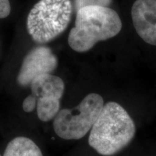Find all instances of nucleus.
Returning a JSON list of instances; mask_svg holds the SVG:
<instances>
[{
  "label": "nucleus",
  "mask_w": 156,
  "mask_h": 156,
  "mask_svg": "<svg viewBox=\"0 0 156 156\" xmlns=\"http://www.w3.org/2000/svg\"><path fill=\"white\" fill-rule=\"evenodd\" d=\"M58 59L49 47L40 46L33 48L25 56L17 77L20 86L30 85L39 76L51 74L56 69Z\"/></svg>",
  "instance_id": "423d86ee"
},
{
  "label": "nucleus",
  "mask_w": 156,
  "mask_h": 156,
  "mask_svg": "<svg viewBox=\"0 0 156 156\" xmlns=\"http://www.w3.org/2000/svg\"><path fill=\"white\" fill-rule=\"evenodd\" d=\"M11 7L9 0H0V18H5L10 14Z\"/></svg>",
  "instance_id": "9b49d317"
},
{
  "label": "nucleus",
  "mask_w": 156,
  "mask_h": 156,
  "mask_svg": "<svg viewBox=\"0 0 156 156\" xmlns=\"http://www.w3.org/2000/svg\"><path fill=\"white\" fill-rule=\"evenodd\" d=\"M134 122L128 112L116 102H108L91 129L89 145L103 156L116 155L133 140Z\"/></svg>",
  "instance_id": "f257e3e1"
},
{
  "label": "nucleus",
  "mask_w": 156,
  "mask_h": 156,
  "mask_svg": "<svg viewBox=\"0 0 156 156\" xmlns=\"http://www.w3.org/2000/svg\"><path fill=\"white\" fill-rule=\"evenodd\" d=\"M72 15L70 0H40L28 15L27 30L36 44H46L67 29Z\"/></svg>",
  "instance_id": "7ed1b4c3"
},
{
  "label": "nucleus",
  "mask_w": 156,
  "mask_h": 156,
  "mask_svg": "<svg viewBox=\"0 0 156 156\" xmlns=\"http://www.w3.org/2000/svg\"><path fill=\"white\" fill-rule=\"evenodd\" d=\"M3 156H43V154L33 140L18 136L9 142Z\"/></svg>",
  "instance_id": "6e6552de"
},
{
  "label": "nucleus",
  "mask_w": 156,
  "mask_h": 156,
  "mask_svg": "<svg viewBox=\"0 0 156 156\" xmlns=\"http://www.w3.org/2000/svg\"><path fill=\"white\" fill-rule=\"evenodd\" d=\"M112 2V0H75L76 10L87 7V6H101L108 7Z\"/></svg>",
  "instance_id": "1a4fd4ad"
},
{
  "label": "nucleus",
  "mask_w": 156,
  "mask_h": 156,
  "mask_svg": "<svg viewBox=\"0 0 156 156\" xmlns=\"http://www.w3.org/2000/svg\"><path fill=\"white\" fill-rule=\"evenodd\" d=\"M131 13L139 36L147 44L156 46V0H136Z\"/></svg>",
  "instance_id": "0eeeda50"
},
{
  "label": "nucleus",
  "mask_w": 156,
  "mask_h": 156,
  "mask_svg": "<svg viewBox=\"0 0 156 156\" xmlns=\"http://www.w3.org/2000/svg\"><path fill=\"white\" fill-rule=\"evenodd\" d=\"M31 95L37 100V114L42 122H48L60 111V99L64 92V83L58 76L46 74L36 77L30 85Z\"/></svg>",
  "instance_id": "39448f33"
},
{
  "label": "nucleus",
  "mask_w": 156,
  "mask_h": 156,
  "mask_svg": "<svg viewBox=\"0 0 156 156\" xmlns=\"http://www.w3.org/2000/svg\"><path fill=\"white\" fill-rule=\"evenodd\" d=\"M104 106L101 95L90 93L77 106L60 110L54 119L56 134L64 140H80L94 125Z\"/></svg>",
  "instance_id": "20e7f679"
},
{
  "label": "nucleus",
  "mask_w": 156,
  "mask_h": 156,
  "mask_svg": "<svg viewBox=\"0 0 156 156\" xmlns=\"http://www.w3.org/2000/svg\"><path fill=\"white\" fill-rule=\"evenodd\" d=\"M0 156H2V155H1V154H0Z\"/></svg>",
  "instance_id": "f8f14e48"
},
{
  "label": "nucleus",
  "mask_w": 156,
  "mask_h": 156,
  "mask_svg": "<svg viewBox=\"0 0 156 156\" xmlns=\"http://www.w3.org/2000/svg\"><path fill=\"white\" fill-rule=\"evenodd\" d=\"M37 106V100L33 95H28L23 102V109L25 112L30 113L34 110Z\"/></svg>",
  "instance_id": "9d476101"
},
{
  "label": "nucleus",
  "mask_w": 156,
  "mask_h": 156,
  "mask_svg": "<svg viewBox=\"0 0 156 156\" xmlns=\"http://www.w3.org/2000/svg\"><path fill=\"white\" fill-rule=\"evenodd\" d=\"M122 28L119 15L108 7L87 6L78 9L68 44L79 53L88 51L97 43L116 36Z\"/></svg>",
  "instance_id": "f03ea898"
}]
</instances>
